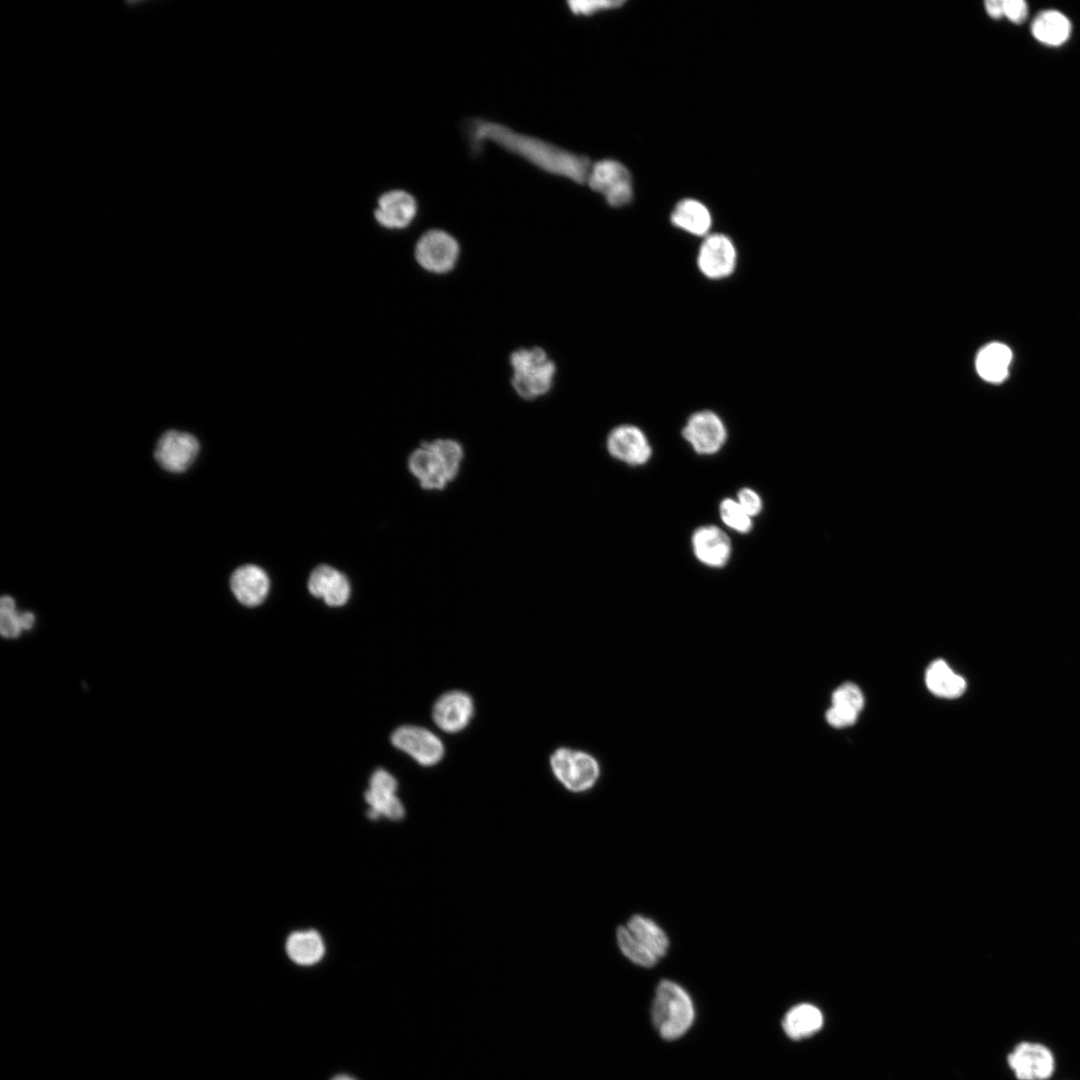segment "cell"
Here are the masks:
<instances>
[{"label": "cell", "mask_w": 1080, "mask_h": 1080, "mask_svg": "<svg viewBox=\"0 0 1080 1080\" xmlns=\"http://www.w3.org/2000/svg\"><path fill=\"white\" fill-rule=\"evenodd\" d=\"M466 133L473 153L481 152L484 143L492 142L545 172L565 177L578 184L586 183L592 166L590 159L582 154L538 137L516 132L495 121L473 119L468 123Z\"/></svg>", "instance_id": "1"}, {"label": "cell", "mask_w": 1080, "mask_h": 1080, "mask_svg": "<svg viewBox=\"0 0 1080 1080\" xmlns=\"http://www.w3.org/2000/svg\"><path fill=\"white\" fill-rule=\"evenodd\" d=\"M463 457L457 441L437 439L416 448L409 456L408 468L422 488L441 490L455 479Z\"/></svg>", "instance_id": "2"}, {"label": "cell", "mask_w": 1080, "mask_h": 1080, "mask_svg": "<svg viewBox=\"0 0 1080 1080\" xmlns=\"http://www.w3.org/2000/svg\"><path fill=\"white\" fill-rule=\"evenodd\" d=\"M651 1017L654 1027L663 1039H678L694 1022L693 1001L681 985L664 979L656 988L651 1006Z\"/></svg>", "instance_id": "3"}, {"label": "cell", "mask_w": 1080, "mask_h": 1080, "mask_svg": "<svg viewBox=\"0 0 1080 1080\" xmlns=\"http://www.w3.org/2000/svg\"><path fill=\"white\" fill-rule=\"evenodd\" d=\"M510 363L512 385L520 397L533 400L551 389L556 367L543 349H518L511 354Z\"/></svg>", "instance_id": "4"}, {"label": "cell", "mask_w": 1080, "mask_h": 1080, "mask_svg": "<svg viewBox=\"0 0 1080 1080\" xmlns=\"http://www.w3.org/2000/svg\"><path fill=\"white\" fill-rule=\"evenodd\" d=\"M550 765L559 782L573 792L589 790L599 777V765L591 755L566 747L553 752Z\"/></svg>", "instance_id": "5"}, {"label": "cell", "mask_w": 1080, "mask_h": 1080, "mask_svg": "<svg viewBox=\"0 0 1080 1080\" xmlns=\"http://www.w3.org/2000/svg\"><path fill=\"white\" fill-rule=\"evenodd\" d=\"M586 183L612 207L628 204L633 198L632 179L628 169L614 159L592 164Z\"/></svg>", "instance_id": "6"}, {"label": "cell", "mask_w": 1080, "mask_h": 1080, "mask_svg": "<svg viewBox=\"0 0 1080 1080\" xmlns=\"http://www.w3.org/2000/svg\"><path fill=\"white\" fill-rule=\"evenodd\" d=\"M459 245L449 233L433 229L425 232L415 248L417 262L425 270L433 273H445L456 264Z\"/></svg>", "instance_id": "7"}, {"label": "cell", "mask_w": 1080, "mask_h": 1080, "mask_svg": "<svg viewBox=\"0 0 1080 1080\" xmlns=\"http://www.w3.org/2000/svg\"><path fill=\"white\" fill-rule=\"evenodd\" d=\"M736 265L737 249L727 235L711 233L704 237L697 254V266L705 277L712 280L727 278Z\"/></svg>", "instance_id": "8"}, {"label": "cell", "mask_w": 1080, "mask_h": 1080, "mask_svg": "<svg viewBox=\"0 0 1080 1080\" xmlns=\"http://www.w3.org/2000/svg\"><path fill=\"white\" fill-rule=\"evenodd\" d=\"M392 744L422 766H433L444 756L442 741L430 730L412 725L398 727L391 735Z\"/></svg>", "instance_id": "9"}, {"label": "cell", "mask_w": 1080, "mask_h": 1080, "mask_svg": "<svg viewBox=\"0 0 1080 1080\" xmlns=\"http://www.w3.org/2000/svg\"><path fill=\"white\" fill-rule=\"evenodd\" d=\"M199 449V441L194 435L169 430L159 438L154 456L158 464L166 471L181 473L191 466Z\"/></svg>", "instance_id": "10"}, {"label": "cell", "mask_w": 1080, "mask_h": 1080, "mask_svg": "<svg viewBox=\"0 0 1080 1080\" xmlns=\"http://www.w3.org/2000/svg\"><path fill=\"white\" fill-rule=\"evenodd\" d=\"M682 435L697 453L711 455L721 449L726 441L727 431L717 414L702 410L688 418Z\"/></svg>", "instance_id": "11"}, {"label": "cell", "mask_w": 1080, "mask_h": 1080, "mask_svg": "<svg viewBox=\"0 0 1080 1080\" xmlns=\"http://www.w3.org/2000/svg\"><path fill=\"white\" fill-rule=\"evenodd\" d=\"M1008 1064L1019 1080H1045L1052 1075L1055 1061L1046 1046L1023 1042L1008 1055Z\"/></svg>", "instance_id": "12"}, {"label": "cell", "mask_w": 1080, "mask_h": 1080, "mask_svg": "<svg viewBox=\"0 0 1080 1080\" xmlns=\"http://www.w3.org/2000/svg\"><path fill=\"white\" fill-rule=\"evenodd\" d=\"M396 779L383 769L376 770L370 778V787L365 792V800L370 806L368 816L377 819L380 816L391 820H400L404 816V807L395 795Z\"/></svg>", "instance_id": "13"}, {"label": "cell", "mask_w": 1080, "mask_h": 1080, "mask_svg": "<svg viewBox=\"0 0 1080 1080\" xmlns=\"http://www.w3.org/2000/svg\"><path fill=\"white\" fill-rule=\"evenodd\" d=\"M473 713L474 704L471 696L459 690L442 694L432 709L435 724L447 733L463 730L471 721Z\"/></svg>", "instance_id": "14"}, {"label": "cell", "mask_w": 1080, "mask_h": 1080, "mask_svg": "<svg viewBox=\"0 0 1080 1080\" xmlns=\"http://www.w3.org/2000/svg\"><path fill=\"white\" fill-rule=\"evenodd\" d=\"M607 448L614 458L630 465H642L652 454L645 434L634 425L615 427L608 435Z\"/></svg>", "instance_id": "15"}, {"label": "cell", "mask_w": 1080, "mask_h": 1080, "mask_svg": "<svg viewBox=\"0 0 1080 1080\" xmlns=\"http://www.w3.org/2000/svg\"><path fill=\"white\" fill-rule=\"evenodd\" d=\"M307 586L314 597L322 598L331 607L343 606L351 593L347 577L328 565H319L314 568Z\"/></svg>", "instance_id": "16"}, {"label": "cell", "mask_w": 1080, "mask_h": 1080, "mask_svg": "<svg viewBox=\"0 0 1080 1080\" xmlns=\"http://www.w3.org/2000/svg\"><path fill=\"white\" fill-rule=\"evenodd\" d=\"M416 212V200L410 193L392 190L379 198L375 218L385 228L402 229L412 222Z\"/></svg>", "instance_id": "17"}, {"label": "cell", "mask_w": 1080, "mask_h": 1080, "mask_svg": "<svg viewBox=\"0 0 1080 1080\" xmlns=\"http://www.w3.org/2000/svg\"><path fill=\"white\" fill-rule=\"evenodd\" d=\"M230 587L241 604L255 607L265 600L269 592L270 580L262 568L247 564L238 567L232 573Z\"/></svg>", "instance_id": "18"}, {"label": "cell", "mask_w": 1080, "mask_h": 1080, "mask_svg": "<svg viewBox=\"0 0 1080 1080\" xmlns=\"http://www.w3.org/2000/svg\"><path fill=\"white\" fill-rule=\"evenodd\" d=\"M692 546L698 560L710 567H723L730 558V540L715 526L696 529L692 535Z\"/></svg>", "instance_id": "19"}, {"label": "cell", "mask_w": 1080, "mask_h": 1080, "mask_svg": "<svg viewBox=\"0 0 1080 1080\" xmlns=\"http://www.w3.org/2000/svg\"><path fill=\"white\" fill-rule=\"evenodd\" d=\"M863 706L861 690L853 683H844L832 694V705L826 712V720L836 728L853 725Z\"/></svg>", "instance_id": "20"}, {"label": "cell", "mask_w": 1080, "mask_h": 1080, "mask_svg": "<svg viewBox=\"0 0 1080 1080\" xmlns=\"http://www.w3.org/2000/svg\"><path fill=\"white\" fill-rule=\"evenodd\" d=\"M671 222L677 228L694 236L706 237L712 225L709 209L699 200L686 198L674 207Z\"/></svg>", "instance_id": "21"}, {"label": "cell", "mask_w": 1080, "mask_h": 1080, "mask_svg": "<svg viewBox=\"0 0 1080 1080\" xmlns=\"http://www.w3.org/2000/svg\"><path fill=\"white\" fill-rule=\"evenodd\" d=\"M822 1025V1012L809 1003L793 1006L785 1014L782 1021L784 1032L794 1040H800L815 1034L821 1029Z\"/></svg>", "instance_id": "22"}, {"label": "cell", "mask_w": 1080, "mask_h": 1080, "mask_svg": "<svg viewBox=\"0 0 1080 1080\" xmlns=\"http://www.w3.org/2000/svg\"><path fill=\"white\" fill-rule=\"evenodd\" d=\"M925 683L932 694L942 698H957L966 689L964 678L954 673L942 659L935 660L928 666Z\"/></svg>", "instance_id": "23"}, {"label": "cell", "mask_w": 1080, "mask_h": 1080, "mask_svg": "<svg viewBox=\"0 0 1080 1080\" xmlns=\"http://www.w3.org/2000/svg\"><path fill=\"white\" fill-rule=\"evenodd\" d=\"M625 926L632 936L659 960L665 956L669 948V939L654 920L635 914L630 917Z\"/></svg>", "instance_id": "24"}, {"label": "cell", "mask_w": 1080, "mask_h": 1080, "mask_svg": "<svg viewBox=\"0 0 1080 1080\" xmlns=\"http://www.w3.org/2000/svg\"><path fill=\"white\" fill-rule=\"evenodd\" d=\"M1012 352L1008 346L994 342L983 347L976 357L978 374L986 381L1001 382L1008 374Z\"/></svg>", "instance_id": "25"}, {"label": "cell", "mask_w": 1080, "mask_h": 1080, "mask_svg": "<svg viewBox=\"0 0 1080 1080\" xmlns=\"http://www.w3.org/2000/svg\"><path fill=\"white\" fill-rule=\"evenodd\" d=\"M286 951L292 961L308 966L317 963L322 958L325 947L321 936L316 931H298L289 936Z\"/></svg>", "instance_id": "26"}, {"label": "cell", "mask_w": 1080, "mask_h": 1080, "mask_svg": "<svg viewBox=\"0 0 1080 1080\" xmlns=\"http://www.w3.org/2000/svg\"><path fill=\"white\" fill-rule=\"evenodd\" d=\"M1071 24L1062 13L1049 10L1040 13L1032 24L1034 37L1047 45L1058 46L1070 36Z\"/></svg>", "instance_id": "27"}, {"label": "cell", "mask_w": 1080, "mask_h": 1080, "mask_svg": "<svg viewBox=\"0 0 1080 1080\" xmlns=\"http://www.w3.org/2000/svg\"><path fill=\"white\" fill-rule=\"evenodd\" d=\"M616 938L619 949L632 963L645 968L653 967L658 963L659 959L643 947L625 925L618 927Z\"/></svg>", "instance_id": "28"}, {"label": "cell", "mask_w": 1080, "mask_h": 1080, "mask_svg": "<svg viewBox=\"0 0 1080 1080\" xmlns=\"http://www.w3.org/2000/svg\"><path fill=\"white\" fill-rule=\"evenodd\" d=\"M720 516L728 527L739 533H747L752 528L751 517L738 502L730 498H726L721 502Z\"/></svg>", "instance_id": "29"}, {"label": "cell", "mask_w": 1080, "mask_h": 1080, "mask_svg": "<svg viewBox=\"0 0 1080 1080\" xmlns=\"http://www.w3.org/2000/svg\"><path fill=\"white\" fill-rule=\"evenodd\" d=\"M21 613L15 608V601L5 595L0 600V632L5 638H16L22 631Z\"/></svg>", "instance_id": "30"}, {"label": "cell", "mask_w": 1080, "mask_h": 1080, "mask_svg": "<svg viewBox=\"0 0 1080 1080\" xmlns=\"http://www.w3.org/2000/svg\"><path fill=\"white\" fill-rule=\"evenodd\" d=\"M624 3L622 0H574L567 2V5L575 15H591L600 11L618 8Z\"/></svg>", "instance_id": "31"}, {"label": "cell", "mask_w": 1080, "mask_h": 1080, "mask_svg": "<svg viewBox=\"0 0 1080 1080\" xmlns=\"http://www.w3.org/2000/svg\"><path fill=\"white\" fill-rule=\"evenodd\" d=\"M738 503L750 517L758 515L762 509L760 496L749 488H743L738 492Z\"/></svg>", "instance_id": "32"}, {"label": "cell", "mask_w": 1080, "mask_h": 1080, "mask_svg": "<svg viewBox=\"0 0 1080 1080\" xmlns=\"http://www.w3.org/2000/svg\"><path fill=\"white\" fill-rule=\"evenodd\" d=\"M1027 5L1022 0L1003 1V14L1014 23H1021L1027 16Z\"/></svg>", "instance_id": "33"}, {"label": "cell", "mask_w": 1080, "mask_h": 1080, "mask_svg": "<svg viewBox=\"0 0 1080 1080\" xmlns=\"http://www.w3.org/2000/svg\"><path fill=\"white\" fill-rule=\"evenodd\" d=\"M986 10L991 17L999 18L1003 14V1L989 0L985 2Z\"/></svg>", "instance_id": "34"}, {"label": "cell", "mask_w": 1080, "mask_h": 1080, "mask_svg": "<svg viewBox=\"0 0 1080 1080\" xmlns=\"http://www.w3.org/2000/svg\"><path fill=\"white\" fill-rule=\"evenodd\" d=\"M35 621V617L30 612L21 613V625L23 630L32 628Z\"/></svg>", "instance_id": "35"}, {"label": "cell", "mask_w": 1080, "mask_h": 1080, "mask_svg": "<svg viewBox=\"0 0 1080 1080\" xmlns=\"http://www.w3.org/2000/svg\"><path fill=\"white\" fill-rule=\"evenodd\" d=\"M332 1080H355V1079H353V1078H351L349 1076H346V1075H339V1076L334 1077Z\"/></svg>", "instance_id": "36"}]
</instances>
